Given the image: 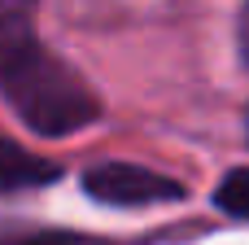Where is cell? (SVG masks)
Here are the masks:
<instances>
[{"instance_id":"cell-1","label":"cell","mask_w":249,"mask_h":245,"mask_svg":"<svg viewBox=\"0 0 249 245\" xmlns=\"http://www.w3.org/2000/svg\"><path fill=\"white\" fill-rule=\"evenodd\" d=\"M0 92L9 96L18 118L39 136H70V132L96 123V114H101L96 92L39 39L26 44L13 61H4Z\"/></svg>"},{"instance_id":"cell-2","label":"cell","mask_w":249,"mask_h":245,"mask_svg":"<svg viewBox=\"0 0 249 245\" xmlns=\"http://www.w3.org/2000/svg\"><path fill=\"white\" fill-rule=\"evenodd\" d=\"M83 193L105 206H158V202H184L188 188L136 162H101L83 175Z\"/></svg>"},{"instance_id":"cell-3","label":"cell","mask_w":249,"mask_h":245,"mask_svg":"<svg viewBox=\"0 0 249 245\" xmlns=\"http://www.w3.org/2000/svg\"><path fill=\"white\" fill-rule=\"evenodd\" d=\"M57 175H61L57 162H48V158H39V153H31V149H22V145H13V140L0 136V193L44 188Z\"/></svg>"},{"instance_id":"cell-4","label":"cell","mask_w":249,"mask_h":245,"mask_svg":"<svg viewBox=\"0 0 249 245\" xmlns=\"http://www.w3.org/2000/svg\"><path fill=\"white\" fill-rule=\"evenodd\" d=\"M35 9L39 0H0V70L26 44H35Z\"/></svg>"},{"instance_id":"cell-5","label":"cell","mask_w":249,"mask_h":245,"mask_svg":"<svg viewBox=\"0 0 249 245\" xmlns=\"http://www.w3.org/2000/svg\"><path fill=\"white\" fill-rule=\"evenodd\" d=\"M214 206L232 219H249V167H236L223 175V184L214 188Z\"/></svg>"},{"instance_id":"cell-6","label":"cell","mask_w":249,"mask_h":245,"mask_svg":"<svg viewBox=\"0 0 249 245\" xmlns=\"http://www.w3.org/2000/svg\"><path fill=\"white\" fill-rule=\"evenodd\" d=\"M236 35H241V57H245V66H249V4L241 9V26H236Z\"/></svg>"},{"instance_id":"cell-7","label":"cell","mask_w":249,"mask_h":245,"mask_svg":"<svg viewBox=\"0 0 249 245\" xmlns=\"http://www.w3.org/2000/svg\"><path fill=\"white\" fill-rule=\"evenodd\" d=\"M31 245H57V241H31Z\"/></svg>"}]
</instances>
